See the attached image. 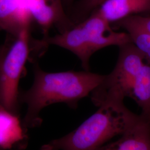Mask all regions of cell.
Returning <instances> with one entry per match:
<instances>
[{
    "label": "cell",
    "mask_w": 150,
    "mask_h": 150,
    "mask_svg": "<svg viewBox=\"0 0 150 150\" xmlns=\"http://www.w3.org/2000/svg\"><path fill=\"white\" fill-rule=\"evenodd\" d=\"M104 76L85 70L49 72L36 64L32 86L19 93L20 103L27 106L22 121L23 127L27 130L40 127L43 121L40 113L51 105L64 103L76 110L79 102L91 95Z\"/></svg>",
    "instance_id": "6da1fadb"
},
{
    "label": "cell",
    "mask_w": 150,
    "mask_h": 150,
    "mask_svg": "<svg viewBox=\"0 0 150 150\" xmlns=\"http://www.w3.org/2000/svg\"><path fill=\"white\" fill-rule=\"evenodd\" d=\"M98 107L77 129L43 145L41 150H97L144 120L124 102L108 101Z\"/></svg>",
    "instance_id": "7a4b0ae2"
},
{
    "label": "cell",
    "mask_w": 150,
    "mask_h": 150,
    "mask_svg": "<svg viewBox=\"0 0 150 150\" xmlns=\"http://www.w3.org/2000/svg\"><path fill=\"white\" fill-rule=\"evenodd\" d=\"M43 38L49 46L56 45L75 54L85 71H90L91 57L97 51L111 46L120 47L132 42L127 32L113 30L111 23L96 10L64 32Z\"/></svg>",
    "instance_id": "3957f363"
},
{
    "label": "cell",
    "mask_w": 150,
    "mask_h": 150,
    "mask_svg": "<svg viewBox=\"0 0 150 150\" xmlns=\"http://www.w3.org/2000/svg\"><path fill=\"white\" fill-rule=\"evenodd\" d=\"M118 59L113 70L105 75L101 83L90 95L91 101L99 107L108 101L124 102L131 97L134 82L145 64V57L132 42L119 47Z\"/></svg>",
    "instance_id": "277c9868"
},
{
    "label": "cell",
    "mask_w": 150,
    "mask_h": 150,
    "mask_svg": "<svg viewBox=\"0 0 150 150\" xmlns=\"http://www.w3.org/2000/svg\"><path fill=\"white\" fill-rule=\"evenodd\" d=\"M30 26L23 29L10 41L0 65V105L11 112L20 115L18 85L25 65L33 54Z\"/></svg>",
    "instance_id": "5b68a950"
},
{
    "label": "cell",
    "mask_w": 150,
    "mask_h": 150,
    "mask_svg": "<svg viewBox=\"0 0 150 150\" xmlns=\"http://www.w3.org/2000/svg\"><path fill=\"white\" fill-rule=\"evenodd\" d=\"M32 21L42 31L43 37L56 27L59 33L73 27L75 24L66 13L62 0H23Z\"/></svg>",
    "instance_id": "8992f818"
},
{
    "label": "cell",
    "mask_w": 150,
    "mask_h": 150,
    "mask_svg": "<svg viewBox=\"0 0 150 150\" xmlns=\"http://www.w3.org/2000/svg\"><path fill=\"white\" fill-rule=\"evenodd\" d=\"M28 136L19 115L11 112L0 105V149L3 150H24Z\"/></svg>",
    "instance_id": "52a82bcc"
},
{
    "label": "cell",
    "mask_w": 150,
    "mask_h": 150,
    "mask_svg": "<svg viewBox=\"0 0 150 150\" xmlns=\"http://www.w3.org/2000/svg\"><path fill=\"white\" fill-rule=\"evenodd\" d=\"M31 22L23 0H0V30L16 38Z\"/></svg>",
    "instance_id": "ba28073f"
},
{
    "label": "cell",
    "mask_w": 150,
    "mask_h": 150,
    "mask_svg": "<svg viewBox=\"0 0 150 150\" xmlns=\"http://www.w3.org/2000/svg\"><path fill=\"white\" fill-rule=\"evenodd\" d=\"M95 10L111 24L129 16L150 13V0H105Z\"/></svg>",
    "instance_id": "9c48e42d"
},
{
    "label": "cell",
    "mask_w": 150,
    "mask_h": 150,
    "mask_svg": "<svg viewBox=\"0 0 150 150\" xmlns=\"http://www.w3.org/2000/svg\"><path fill=\"white\" fill-rule=\"evenodd\" d=\"M97 150H150V125L142 120L117 140Z\"/></svg>",
    "instance_id": "30bf717a"
},
{
    "label": "cell",
    "mask_w": 150,
    "mask_h": 150,
    "mask_svg": "<svg viewBox=\"0 0 150 150\" xmlns=\"http://www.w3.org/2000/svg\"><path fill=\"white\" fill-rule=\"evenodd\" d=\"M141 108L140 115L150 125V65H144L134 82L131 97Z\"/></svg>",
    "instance_id": "8fae6325"
},
{
    "label": "cell",
    "mask_w": 150,
    "mask_h": 150,
    "mask_svg": "<svg viewBox=\"0 0 150 150\" xmlns=\"http://www.w3.org/2000/svg\"><path fill=\"white\" fill-rule=\"evenodd\" d=\"M122 28L129 34L132 42L144 55L147 64L150 65V35L131 26H124Z\"/></svg>",
    "instance_id": "7c38bea8"
},
{
    "label": "cell",
    "mask_w": 150,
    "mask_h": 150,
    "mask_svg": "<svg viewBox=\"0 0 150 150\" xmlns=\"http://www.w3.org/2000/svg\"><path fill=\"white\" fill-rule=\"evenodd\" d=\"M115 24L120 28L124 26L134 27L150 35V16L132 15L117 22Z\"/></svg>",
    "instance_id": "4fadbf2b"
},
{
    "label": "cell",
    "mask_w": 150,
    "mask_h": 150,
    "mask_svg": "<svg viewBox=\"0 0 150 150\" xmlns=\"http://www.w3.org/2000/svg\"><path fill=\"white\" fill-rule=\"evenodd\" d=\"M105 0H81L77 6L79 11L83 15H90Z\"/></svg>",
    "instance_id": "5bb4252c"
},
{
    "label": "cell",
    "mask_w": 150,
    "mask_h": 150,
    "mask_svg": "<svg viewBox=\"0 0 150 150\" xmlns=\"http://www.w3.org/2000/svg\"><path fill=\"white\" fill-rule=\"evenodd\" d=\"M8 44H9V41L7 40V41H6L4 45L0 46V65L1 64L2 60L3 59V57L4 56V54H5L6 50L8 46Z\"/></svg>",
    "instance_id": "9a60e30c"
},
{
    "label": "cell",
    "mask_w": 150,
    "mask_h": 150,
    "mask_svg": "<svg viewBox=\"0 0 150 150\" xmlns=\"http://www.w3.org/2000/svg\"><path fill=\"white\" fill-rule=\"evenodd\" d=\"M62 1H63V4H64V8H66L68 6L71 5L73 3L74 0H62Z\"/></svg>",
    "instance_id": "2e32d148"
},
{
    "label": "cell",
    "mask_w": 150,
    "mask_h": 150,
    "mask_svg": "<svg viewBox=\"0 0 150 150\" xmlns=\"http://www.w3.org/2000/svg\"><path fill=\"white\" fill-rule=\"evenodd\" d=\"M0 150H2V149H0Z\"/></svg>",
    "instance_id": "e0dca14e"
}]
</instances>
